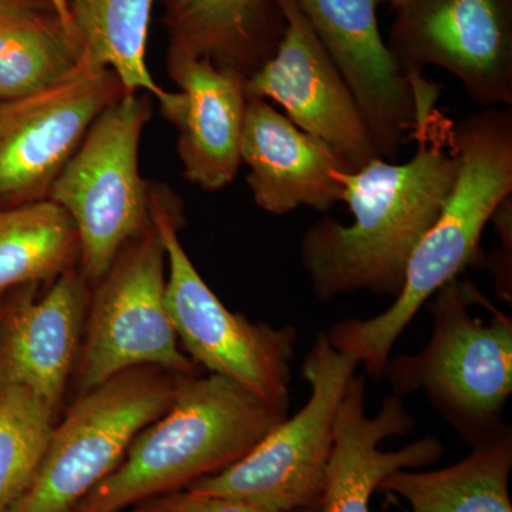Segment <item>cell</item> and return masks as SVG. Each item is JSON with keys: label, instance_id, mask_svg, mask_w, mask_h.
<instances>
[{"label": "cell", "instance_id": "6da1fadb", "mask_svg": "<svg viewBox=\"0 0 512 512\" xmlns=\"http://www.w3.org/2000/svg\"><path fill=\"white\" fill-rule=\"evenodd\" d=\"M417 101L416 153L404 164L384 158L336 174L352 224L320 218L301 239V264L322 302L345 293L402 292L414 249L443 210L458 170L448 120L436 103L439 87L423 74L410 77Z\"/></svg>", "mask_w": 512, "mask_h": 512}, {"label": "cell", "instance_id": "7a4b0ae2", "mask_svg": "<svg viewBox=\"0 0 512 512\" xmlns=\"http://www.w3.org/2000/svg\"><path fill=\"white\" fill-rule=\"evenodd\" d=\"M456 180L443 210L414 249L402 292L387 311L330 328L333 348L353 356L373 380L383 377L394 343L421 306L468 266L483 261L480 242L495 208L512 194V113L485 107L453 123Z\"/></svg>", "mask_w": 512, "mask_h": 512}, {"label": "cell", "instance_id": "3957f363", "mask_svg": "<svg viewBox=\"0 0 512 512\" xmlns=\"http://www.w3.org/2000/svg\"><path fill=\"white\" fill-rule=\"evenodd\" d=\"M288 414L220 375L181 377L171 406L73 512H120L183 490L247 456Z\"/></svg>", "mask_w": 512, "mask_h": 512}, {"label": "cell", "instance_id": "277c9868", "mask_svg": "<svg viewBox=\"0 0 512 512\" xmlns=\"http://www.w3.org/2000/svg\"><path fill=\"white\" fill-rule=\"evenodd\" d=\"M430 303L433 335L417 355L390 357L384 367L392 394L424 392L430 403L471 446L508 429L501 423L512 393V320L495 309L490 322L470 306L477 286L453 281Z\"/></svg>", "mask_w": 512, "mask_h": 512}, {"label": "cell", "instance_id": "5b68a950", "mask_svg": "<svg viewBox=\"0 0 512 512\" xmlns=\"http://www.w3.org/2000/svg\"><path fill=\"white\" fill-rule=\"evenodd\" d=\"M148 205L167 258L165 302L188 355L212 375L234 380L288 414L298 330L252 323L228 311L198 274L178 237L184 224L180 198L167 185L148 183Z\"/></svg>", "mask_w": 512, "mask_h": 512}, {"label": "cell", "instance_id": "8992f818", "mask_svg": "<svg viewBox=\"0 0 512 512\" xmlns=\"http://www.w3.org/2000/svg\"><path fill=\"white\" fill-rule=\"evenodd\" d=\"M150 117L147 94L124 93L114 100L47 197L72 218L87 282L97 284L128 242L150 227L148 181L138 168L141 134Z\"/></svg>", "mask_w": 512, "mask_h": 512}, {"label": "cell", "instance_id": "52a82bcc", "mask_svg": "<svg viewBox=\"0 0 512 512\" xmlns=\"http://www.w3.org/2000/svg\"><path fill=\"white\" fill-rule=\"evenodd\" d=\"M359 362L320 332L303 362L311 396L295 416L237 463L188 485L192 493L252 501L284 512L319 511L333 448L336 414Z\"/></svg>", "mask_w": 512, "mask_h": 512}, {"label": "cell", "instance_id": "ba28073f", "mask_svg": "<svg viewBox=\"0 0 512 512\" xmlns=\"http://www.w3.org/2000/svg\"><path fill=\"white\" fill-rule=\"evenodd\" d=\"M181 377L134 367L82 393L55 426L42 466L8 512H73L116 470L141 430L167 412Z\"/></svg>", "mask_w": 512, "mask_h": 512}, {"label": "cell", "instance_id": "9c48e42d", "mask_svg": "<svg viewBox=\"0 0 512 512\" xmlns=\"http://www.w3.org/2000/svg\"><path fill=\"white\" fill-rule=\"evenodd\" d=\"M165 251L153 222L97 282L79 367L82 393L134 367L194 376L165 302Z\"/></svg>", "mask_w": 512, "mask_h": 512}, {"label": "cell", "instance_id": "30bf717a", "mask_svg": "<svg viewBox=\"0 0 512 512\" xmlns=\"http://www.w3.org/2000/svg\"><path fill=\"white\" fill-rule=\"evenodd\" d=\"M124 93L116 74L82 57L53 86L0 100V208L46 200L94 121Z\"/></svg>", "mask_w": 512, "mask_h": 512}, {"label": "cell", "instance_id": "8fae6325", "mask_svg": "<svg viewBox=\"0 0 512 512\" xmlns=\"http://www.w3.org/2000/svg\"><path fill=\"white\" fill-rule=\"evenodd\" d=\"M394 12L387 46L407 77L437 66L484 109L512 106V0H406Z\"/></svg>", "mask_w": 512, "mask_h": 512}, {"label": "cell", "instance_id": "7c38bea8", "mask_svg": "<svg viewBox=\"0 0 512 512\" xmlns=\"http://www.w3.org/2000/svg\"><path fill=\"white\" fill-rule=\"evenodd\" d=\"M275 2L284 12V37L245 80L247 99L279 104L296 127L328 143L355 171L383 158L352 90L296 0Z\"/></svg>", "mask_w": 512, "mask_h": 512}, {"label": "cell", "instance_id": "4fadbf2b", "mask_svg": "<svg viewBox=\"0 0 512 512\" xmlns=\"http://www.w3.org/2000/svg\"><path fill=\"white\" fill-rule=\"evenodd\" d=\"M362 110L384 160L413 141L417 101L412 83L384 42L377 0H296Z\"/></svg>", "mask_w": 512, "mask_h": 512}, {"label": "cell", "instance_id": "5bb4252c", "mask_svg": "<svg viewBox=\"0 0 512 512\" xmlns=\"http://www.w3.org/2000/svg\"><path fill=\"white\" fill-rule=\"evenodd\" d=\"M416 420L403 397L390 394L373 417L366 413L365 377L352 376L336 414L333 448L319 512H372L370 498L380 481L394 471L421 468L439 461L443 444L434 437L384 451L380 444L406 436Z\"/></svg>", "mask_w": 512, "mask_h": 512}, {"label": "cell", "instance_id": "9a60e30c", "mask_svg": "<svg viewBox=\"0 0 512 512\" xmlns=\"http://www.w3.org/2000/svg\"><path fill=\"white\" fill-rule=\"evenodd\" d=\"M241 163L259 208L272 215L306 207L328 212L343 202L336 174L355 171L320 138L296 127L268 101L247 99Z\"/></svg>", "mask_w": 512, "mask_h": 512}, {"label": "cell", "instance_id": "2e32d148", "mask_svg": "<svg viewBox=\"0 0 512 512\" xmlns=\"http://www.w3.org/2000/svg\"><path fill=\"white\" fill-rule=\"evenodd\" d=\"M82 272L67 269L40 299L23 293L0 318V386L32 390L59 409L82 338L89 295Z\"/></svg>", "mask_w": 512, "mask_h": 512}, {"label": "cell", "instance_id": "e0dca14e", "mask_svg": "<svg viewBox=\"0 0 512 512\" xmlns=\"http://www.w3.org/2000/svg\"><path fill=\"white\" fill-rule=\"evenodd\" d=\"M167 69L183 96L173 124L180 133L184 177L204 191L224 190L234 183L242 164L245 79L173 43L168 46Z\"/></svg>", "mask_w": 512, "mask_h": 512}, {"label": "cell", "instance_id": "ac0fdd59", "mask_svg": "<svg viewBox=\"0 0 512 512\" xmlns=\"http://www.w3.org/2000/svg\"><path fill=\"white\" fill-rule=\"evenodd\" d=\"M170 43L245 80L275 55L286 29L275 0H164Z\"/></svg>", "mask_w": 512, "mask_h": 512}, {"label": "cell", "instance_id": "d6986e66", "mask_svg": "<svg viewBox=\"0 0 512 512\" xmlns=\"http://www.w3.org/2000/svg\"><path fill=\"white\" fill-rule=\"evenodd\" d=\"M154 3L156 0H67V10L83 59L96 69L116 74L124 92L153 96L165 119L174 123L183 97L164 90L146 62Z\"/></svg>", "mask_w": 512, "mask_h": 512}, {"label": "cell", "instance_id": "ffe728a7", "mask_svg": "<svg viewBox=\"0 0 512 512\" xmlns=\"http://www.w3.org/2000/svg\"><path fill=\"white\" fill-rule=\"evenodd\" d=\"M510 427L473 447L464 460L433 471L399 470L379 490L403 497L412 512H512Z\"/></svg>", "mask_w": 512, "mask_h": 512}, {"label": "cell", "instance_id": "44dd1931", "mask_svg": "<svg viewBox=\"0 0 512 512\" xmlns=\"http://www.w3.org/2000/svg\"><path fill=\"white\" fill-rule=\"evenodd\" d=\"M79 37L55 10L0 13V100L53 86L76 69Z\"/></svg>", "mask_w": 512, "mask_h": 512}, {"label": "cell", "instance_id": "7402d4cb", "mask_svg": "<svg viewBox=\"0 0 512 512\" xmlns=\"http://www.w3.org/2000/svg\"><path fill=\"white\" fill-rule=\"evenodd\" d=\"M79 237L72 218L49 200L0 208V295L53 281L72 268Z\"/></svg>", "mask_w": 512, "mask_h": 512}, {"label": "cell", "instance_id": "603a6c76", "mask_svg": "<svg viewBox=\"0 0 512 512\" xmlns=\"http://www.w3.org/2000/svg\"><path fill=\"white\" fill-rule=\"evenodd\" d=\"M55 414L32 390L0 386V512H8L35 480L52 439Z\"/></svg>", "mask_w": 512, "mask_h": 512}, {"label": "cell", "instance_id": "cb8c5ba5", "mask_svg": "<svg viewBox=\"0 0 512 512\" xmlns=\"http://www.w3.org/2000/svg\"><path fill=\"white\" fill-rule=\"evenodd\" d=\"M136 512H284L252 501L174 491L137 504ZM319 512V511H313Z\"/></svg>", "mask_w": 512, "mask_h": 512}, {"label": "cell", "instance_id": "d4e9b609", "mask_svg": "<svg viewBox=\"0 0 512 512\" xmlns=\"http://www.w3.org/2000/svg\"><path fill=\"white\" fill-rule=\"evenodd\" d=\"M490 222H494L503 245L500 251L491 254V274L494 275L498 292L511 301L512 194L498 204Z\"/></svg>", "mask_w": 512, "mask_h": 512}, {"label": "cell", "instance_id": "484cf974", "mask_svg": "<svg viewBox=\"0 0 512 512\" xmlns=\"http://www.w3.org/2000/svg\"><path fill=\"white\" fill-rule=\"evenodd\" d=\"M16 10H55L50 0H0V13Z\"/></svg>", "mask_w": 512, "mask_h": 512}, {"label": "cell", "instance_id": "4316f807", "mask_svg": "<svg viewBox=\"0 0 512 512\" xmlns=\"http://www.w3.org/2000/svg\"><path fill=\"white\" fill-rule=\"evenodd\" d=\"M50 3H52L53 9H55L59 18L63 20L64 25L74 30L72 22H70L69 10H67V0H50Z\"/></svg>", "mask_w": 512, "mask_h": 512}, {"label": "cell", "instance_id": "83f0119b", "mask_svg": "<svg viewBox=\"0 0 512 512\" xmlns=\"http://www.w3.org/2000/svg\"><path fill=\"white\" fill-rule=\"evenodd\" d=\"M377 2L390 3L394 9L397 8V6L402 5L403 2H406V0H377Z\"/></svg>", "mask_w": 512, "mask_h": 512}, {"label": "cell", "instance_id": "f1b7e54d", "mask_svg": "<svg viewBox=\"0 0 512 512\" xmlns=\"http://www.w3.org/2000/svg\"><path fill=\"white\" fill-rule=\"evenodd\" d=\"M3 311H5V306H3L2 303H0V318H2Z\"/></svg>", "mask_w": 512, "mask_h": 512}]
</instances>
